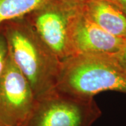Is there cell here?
<instances>
[{"label":"cell","mask_w":126,"mask_h":126,"mask_svg":"<svg viewBox=\"0 0 126 126\" xmlns=\"http://www.w3.org/2000/svg\"><path fill=\"white\" fill-rule=\"evenodd\" d=\"M9 55L27 79L36 99L56 90L62 61L42 41L25 16L2 23Z\"/></svg>","instance_id":"6da1fadb"},{"label":"cell","mask_w":126,"mask_h":126,"mask_svg":"<svg viewBox=\"0 0 126 126\" xmlns=\"http://www.w3.org/2000/svg\"><path fill=\"white\" fill-rule=\"evenodd\" d=\"M56 89L82 97L107 90L126 93V72L113 55H76L62 62Z\"/></svg>","instance_id":"7a4b0ae2"},{"label":"cell","mask_w":126,"mask_h":126,"mask_svg":"<svg viewBox=\"0 0 126 126\" xmlns=\"http://www.w3.org/2000/svg\"><path fill=\"white\" fill-rule=\"evenodd\" d=\"M82 2L72 0H44L25 16L38 36L63 62L74 55L71 30Z\"/></svg>","instance_id":"3957f363"},{"label":"cell","mask_w":126,"mask_h":126,"mask_svg":"<svg viewBox=\"0 0 126 126\" xmlns=\"http://www.w3.org/2000/svg\"><path fill=\"white\" fill-rule=\"evenodd\" d=\"M102 115L94 97H82L57 89L36 99L23 126H92Z\"/></svg>","instance_id":"277c9868"},{"label":"cell","mask_w":126,"mask_h":126,"mask_svg":"<svg viewBox=\"0 0 126 126\" xmlns=\"http://www.w3.org/2000/svg\"><path fill=\"white\" fill-rule=\"evenodd\" d=\"M36 102L30 84L9 55L0 77V124L23 126Z\"/></svg>","instance_id":"5b68a950"},{"label":"cell","mask_w":126,"mask_h":126,"mask_svg":"<svg viewBox=\"0 0 126 126\" xmlns=\"http://www.w3.org/2000/svg\"><path fill=\"white\" fill-rule=\"evenodd\" d=\"M126 39L104 31L83 14L82 6L74 18L71 30V44L74 55L81 54L114 55Z\"/></svg>","instance_id":"8992f818"},{"label":"cell","mask_w":126,"mask_h":126,"mask_svg":"<svg viewBox=\"0 0 126 126\" xmlns=\"http://www.w3.org/2000/svg\"><path fill=\"white\" fill-rule=\"evenodd\" d=\"M82 11L104 31L126 39V16L109 0H85Z\"/></svg>","instance_id":"52a82bcc"},{"label":"cell","mask_w":126,"mask_h":126,"mask_svg":"<svg viewBox=\"0 0 126 126\" xmlns=\"http://www.w3.org/2000/svg\"><path fill=\"white\" fill-rule=\"evenodd\" d=\"M44 0H0V24L25 16Z\"/></svg>","instance_id":"ba28073f"},{"label":"cell","mask_w":126,"mask_h":126,"mask_svg":"<svg viewBox=\"0 0 126 126\" xmlns=\"http://www.w3.org/2000/svg\"><path fill=\"white\" fill-rule=\"evenodd\" d=\"M9 57L8 43L6 38L3 24H0V77L4 70Z\"/></svg>","instance_id":"9c48e42d"},{"label":"cell","mask_w":126,"mask_h":126,"mask_svg":"<svg viewBox=\"0 0 126 126\" xmlns=\"http://www.w3.org/2000/svg\"><path fill=\"white\" fill-rule=\"evenodd\" d=\"M113 57L115 58L118 64L126 72V39L121 49L118 53L113 55Z\"/></svg>","instance_id":"30bf717a"},{"label":"cell","mask_w":126,"mask_h":126,"mask_svg":"<svg viewBox=\"0 0 126 126\" xmlns=\"http://www.w3.org/2000/svg\"><path fill=\"white\" fill-rule=\"evenodd\" d=\"M114 5H116L118 9L126 16V0H109Z\"/></svg>","instance_id":"8fae6325"},{"label":"cell","mask_w":126,"mask_h":126,"mask_svg":"<svg viewBox=\"0 0 126 126\" xmlns=\"http://www.w3.org/2000/svg\"><path fill=\"white\" fill-rule=\"evenodd\" d=\"M72 1H79V2H83L85 0H72Z\"/></svg>","instance_id":"7c38bea8"},{"label":"cell","mask_w":126,"mask_h":126,"mask_svg":"<svg viewBox=\"0 0 126 126\" xmlns=\"http://www.w3.org/2000/svg\"><path fill=\"white\" fill-rule=\"evenodd\" d=\"M0 126H1V124H0Z\"/></svg>","instance_id":"4fadbf2b"}]
</instances>
